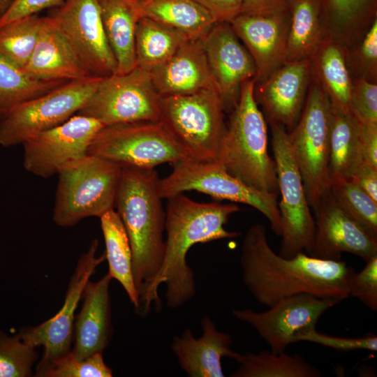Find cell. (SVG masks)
<instances>
[{
    "mask_svg": "<svg viewBox=\"0 0 377 377\" xmlns=\"http://www.w3.org/2000/svg\"><path fill=\"white\" fill-rule=\"evenodd\" d=\"M100 220L108 263V274L120 283L132 304L139 309V295L133 277L131 248L122 221L114 209L103 214Z\"/></svg>",
    "mask_w": 377,
    "mask_h": 377,
    "instance_id": "cell-29",
    "label": "cell"
},
{
    "mask_svg": "<svg viewBox=\"0 0 377 377\" xmlns=\"http://www.w3.org/2000/svg\"><path fill=\"white\" fill-rule=\"evenodd\" d=\"M359 138L362 161L377 168V124L359 121Z\"/></svg>",
    "mask_w": 377,
    "mask_h": 377,
    "instance_id": "cell-44",
    "label": "cell"
},
{
    "mask_svg": "<svg viewBox=\"0 0 377 377\" xmlns=\"http://www.w3.org/2000/svg\"><path fill=\"white\" fill-rule=\"evenodd\" d=\"M38 377H111L112 369L96 353L84 360H77L70 352L50 360L39 362L36 371Z\"/></svg>",
    "mask_w": 377,
    "mask_h": 377,
    "instance_id": "cell-36",
    "label": "cell"
},
{
    "mask_svg": "<svg viewBox=\"0 0 377 377\" xmlns=\"http://www.w3.org/2000/svg\"><path fill=\"white\" fill-rule=\"evenodd\" d=\"M231 377H319V369L300 355L268 350L241 354Z\"/></svg>",
    "mask_w": 377,
    "mask_h": 377,
    "instance_id": "cell-32",
    "label": "cell"
},
{
    "mask_svg": "<svg viewBox=\"0 0 377 377\" xmlns=\"http://www.w3.org/2000/svg\"><path fill=\"white\" fill-rule=\"evenodd\" d=\"M308 341L330 348L339 352L357 350H377V337L367 333L360 337H342L318 332L316 327L304 329L297 332L293 343Z\"/></svg>",
    "mask_w": 377,
    "mask_h": 377,
    "instance_id": "cell-39",
    "label": "cell"
},
{
    "mask_svg": "<svg viewBox=\"0 0 377 377\" xmlns=\"http://www.w3.org/2000/svg\"><path fill=\"white\" fill-rule=\"evenodd\" d=\"M306 94L295 126L288 133L294 161L302 177L311 209L329 191L330 101L315 80Z\"/></svg>",
    "mask_w": 377,
    "mask_h": 377,
    "instance_id": "cell-8",
    "label": "cell"
},
{
    "mask_svg": "<svg viewBox=\"0 0 377 377\" xmlns=\"http://www.w3.org/2000/svg\"><path fill=\"white\" fill-rule=\"evenodd\" d=\"M87 154L121 167L155 168L188 158L159 121H133L104 126L92 140Z\"/></svg>",
    "mask_w": 377,
    "mask_h": 377,
    "instance_id": "cell-11",
    "label": "cell"
},
{
    "mask_svg": "<svg viewBox=\"0 0 377 377\" xmlns=\"http://www.w3.org/2000/svg\"><path fill=\"white\" fill-rule=\"evenodd\" d=\"M219 93L205 89L161 96L159 122L186 156L215 159L226 128Z\"/></svg>",
    "mask_w": 377,
    "mask_h": 377,
    "instance_id": "cell-6",
    "label": "cell"
},
{
    "mask_svg": "<svg viewBox=\"0 0 377 377\" xmlns=\"http://www.w3.org/2000/svg\"><path fill=\"white\" fill-rule=\"evenodd\" d=\"M143 16L185 35L202 39L217 22L195 0H144L139 1Z\"/></svg>",
    "mask_w": 377,
    "mask_h": 377,
    "instance_id": "cell-28",
    "label": "cell"
},
{
    "mask_svg": "<svg viewBox=\"0 0 377 377\" xmlns=\"http://www.w3.org/2000/svg\"><path fill=\"white\" fill-rule=\"evenodd\" d=\"M41 80H76L90 75L50 16L41 17L32 55L22 69Z\"/></svg>",
    "mask_w": 377,
    "mask_h": 377,
    "instance_id": "cell-24",
    "label": "cell"
},
{
    "mask_svg": "<svg viewBox=\"0 0 377 377\" xmlns=\"http://www.w3.org/2000/svg\"><path fill=\"white\" fill-rule=\"evenodd\" d=\"M254 79L240 86L216 160L249 187L279 194L276 165L267 151L266 120L254 97Z\"/></svg>",
    "mask_w": 377,
    "mask_h": 377,
    "instance_id": "cell-4",
    "label": "cell"
},
{
    "mask_svg": "<svg viewBox=\"0 0 377 377\" xmlns=\"http://www.w3.org/2000/svg\"><path fill=\"white\" fill-rule=\"evenodd\" d=\"M41 17L31 15L1 26L0 57L22 70L36 46Z\"/></svg>",
    "mask_w": 377,
    "mask_h": 377,
    "instance_id": "cell-34",
    "label": "cell"
},
{
    "mask_svg": "<svg viewBox=\"0 0 377 377\" xmlns=\"http://www.w3.org/2000/svg\"><path fill=\"white\" fill-rule=\"evenodd\" d=\"M112 279L107 274L99 281L86 283L83 304L74 323V346L70 353L84 360L108 346L112 331L109 288Z\"/></svg>",
    "mask_w": 377,
    "mask_h": 377,
    "instance_id": "cell-23",
    "label": "cell"
},
{
    "mask_svg": "<svg viewBox=\"0 0 377 377\" xmlns=\"http://www.w3.org/2000/svg\"><path fill=\"white\" fill-rule=\"evenodd\" d=\"M322 20L350 29L374 17L376 0H320Z\"/></svg>",
    "mask_w": 377,
    "mask_h": 377,
    "instance_id": "cell-38",
    "label": "cell"
},
{
    "mask_svg": "<svg viewBox=\"0 0 377 377\" xmlns=\"http://www.w3.org/2000/svg\"><path fill=\"white\" fill-rule=\"evenodd\" d=\"M349 109L361 122L377 124V85L364 77L353 81Z\"/></svg>",
    "mask_w": 377,
    "mask_h": 377,
    "instance_id": "cell-40",
    "label": "cell"
},
{
    "mask_svg": "<svg viewBox=\"0 0 377 377\" xmlns=\"http://www.w3.org/2000/svg\"><path fill=\"white\" fill-rule=\"evenodd\" d=\"M202 40L225 112H231L241 84L256 77L254 61L228 22L215 23Z\"/></svg>",
    "mask_w": 377,
    "mask_h": 377,
    "instance_id": "cell-18",
    "label": "cell"
},
{
    "mask_svg": "<svg viewBox=\"0 0 377 377\" xmlns=\"http://www.w3.org/2000/svg\"><path fill=\"white\" fill-rule=\"evenodd\" d=\"M288 10V0H242L240 14L267 15Z\"/></svg>",
    "mask_w": 377,
    "mask_h": 377,
    "instance_id": "cell-45",
    "label": "cell"
},
{
    "mask_svg": "<svg viewBox=\"0 0 377 377\" xmlns=\"http://www.w3.org/2000/svg\"><path fill=\"white\" fill-rule=\"evenodd\" d=\"M138 1H144V0H137Z\"/></svg>",
    "mask_w": 377,
    "mask_h": 377,
    "instance_id": "cell-49",
    "label": "cell"
},
{
    "mask_svg": "<svg viewBox=\"0 0 377 377\" xmlns=\"http://www.w3.org/2000/svg\"><path fill=\"white\" fill-rule=\"evenodd\" d=\"M64 0H15L0 18V27L13 20L61 6Z\"/></svg>",
    "mask_w": 377,
    "mask_h": 377,
    "instance_id": "cell-42",
    "label": "cell"
},
{
    "mask_svg": "<svg viewBox=\"0 0 377 377\" xmlns=\"http://www.w3.org/2000/svg\"><path fill=\"white\" fill-rule=\"evenodd\" d=\"M50 16L90 75L116 73L117 61L105 34L99 0H64Z\"/></svg>",
    "mask_w": 377,
    "mask_h": 377,
    "instance_id": "cell-13",
    "label": "cell"
},
{
    "mask_svg": "<svg viewBox=\"0 0 377 377\" xmlns=\"http://www.w3.org/2000/svg\"><path fill=\"white\" fill-rule=\"evenodd\" d=\"M104 126L94 118L75 114L31 137L22 144L24 169L43 178L57 175L66 164L87 154L92 140Z\"/></svg>",
    "mask_w": 377,
    "mask_h": 377,
    "instance_id": "cell-15",
    "label": "cell"
},
{
    "mask_svg": "<svg viewBox=\"0 0 377 377\" xmlns=\"http://www.w3.org/2000/svg\"><path fill=\"white\" fill-rule=\"evenodd\" d=\"M290 22L286 62L308 59L322 40L320 0H288Z\"/></svg>",
    "mask_w": 377,
    "mask_h": 377,
    "instance_id": "cell-30",
    "label": "cell"
},
{
    "mask_svg": "<svg viewBox=\"0 0 377 377\" xmlns=\"http://www.w3.org/2000/svg\"><path fill=\"white\" fill-rule=\"evenodd\" d=\"M362 61L372 72L377 66V20L374 18L360 48Z\"/></svg>",
    "mask_w": 377,
    "mask_h": 377,
    "instance_id": "cell-47",
    "label": "cell"
},
{
    "mask_svg": "<svg viewBox=\"0 0 377 377\" xmlns=\"http://www.w3.org/2000/svg\"><path fill=\"white\" fill-rule=\"evenodd\" d=\"M98 241H92L82 254L73 274L61 309L52 318L34 327L22 330L20 334L29 345L44 347L43 360H50L71 350L75 311L82 296L84 286L96 267L106 260L105 252L96 256Z\"/></svg>",
    "mask_w": 377,
    "mask_h": 377,
    "instance_id": "cell-16",
    "label": "cell"
},
{
    "mask_svg": "<svg viewBox=\"0 0 377 377\" xmlns=\"http://www.w3.org/2000/svg\"><path fill=\"white\" fill-rule=\"evenodd\" d=\"M15 0H0V18L7 11Z\"/></svg>",
    "mask_w": 377,
    "mask_h": 377,
    "instance_id": "cell-48",
    "label": "cell"
},
{
    "mask_svg": "<svg viewBox=\"0 0 377 377\" xmlns=\"http://www.w3.org/2000/svg\"><path fill=\"white\" fill-rule=\"evenodd\" d=\"M350 178L355 181L375 201H377V168L362 161Z\"/></svg>",
    "mask_w": 377,
    "mask_h": 377,
    "instance_id": "cell-46",
    "label": "cell"
},
{
    "mask_svg": "<svg viewBox=\"0 0 377 377\" xmlns=\"http://www.w3.org/2000/svg\"><path fill=\"white\" fill-rule=\"evenodd\" d=\"M362 161L359 120L350 111L330 103L327 168L330 184L337 180L350 178Z\"/></svg>",
    "mask_w": 377,
    "mask_h": 377,
    "instance_id": "cell-26",
    "label": "cell"
},
{
    "mask_svg": "<svg viewBox=\"0 0 377 377\" xmlns=\"http://www.w3.org/2000/svg\"><path fill=\"white\" fill-rule=\"evenodd\" d=\"M289 10L273 15L239 14L230 24L252 57L255 84L267 80L286 63Z\"/></svg>",
    "mask_w": 377,
    "mask_h": 377,
    "instance_id": "cell-20",
    "label": "cell"
},
{
    "mask_svg": "<svg viewBox=\"0 0 377 377\" xmlns=\"http://www.w3.org/2000/svg\"><path fill=\"white\" fill-rule=\"evenodd\" d=\"M102 77L89 76L61 86L15 107L0 118V146L23 144L68 121L84 105Z\"/></svg>",
    "mask_w": 377,
    "mask_h": 377,
    "instance_id": "cell-10",
    "label": "cell"
},
{
    "mask_svg": "<svg viewBox=\"0 0 377 377\" xmlns=\"http://www.w3.org/2000/svg\"><path fill=\"white\" fill-rule=\"evenodd\" d=\"M121 168L114 209L129 239L133 277L140 300L162 265L165 211L155 168Z\"/></svg>",
    "mask_w": 377,
    "mask_h": 377,
    "instance_id": "cell-3",
    "label": "cell"
},
{
    "mask_svg": "<svg viewBox=\"0 0 377 377\" xmlns=\"http://www.w3.org/2000/svg\"><path fill=\"white\" fill-rule=\"evenodd\" d=\"M309 59L311 75L319 83L330 103L350 111L353 81L347 68L345 52L341 45L332 38H323Z\"/></svg>",
    "mask_w": 377,
    "mask_h": 377,
    "instance_id": "cell-27",
    "label": "cell"
},
{
    "mask_svg": "<svg viewBox=\"0 0 377 377\" xmlns=\"http://www.w3.org/2000/svg\"><path fill=\"white\" fill-rule=\"evenodd\" d=\"M38 357L36 348L27 343L20 332L8 335L0 330V377H28Z\"/></svg>",
    "mask_w": 377,
    "mask_h": 377,
    "instance_id": "cell-37",
    "label": "cell"
},
{
    "mask_svg": "<svg viewBox=\"0 0 377 377\" xmlns=\"http://www.w3.org/2000/svg\"><path fill=\"white\" fill-rule=\"evenodd\" d=\"M281 201L282 224L279 255L292 258L299 253L310 256L314 243L315 221L298 168L290 151L288 133L282 126L269 123Z\"/></svg>",
    "mask_w": 377,
    "mask_h": 377,
    "instance_id": "cell-9",
    "label": "cell"
},
{
    "mask_svg": "<svg viewBox=\"0 0 377 377\" xmlns=\"http://www.w3.org/2000/svg\"><path fill=\"white\" fill-rule=\"evenodd\" d=\"M219 22L230 23L241 13L242 0H195Z\"/></svg>",
    "mask_w": 377,
    "mask_h": 377,
    "instance_id": "cell-43",
    "label": "cell"
},
{
    "mask_svg": "<svg viewBox=\"0 0 377 377\" xmlns=\"http://www.w3.org/2000/svg\"><path fill=\"white\" fill-rule=\"evenodd\" d=\"M349 296L357 298L372 311L377 309V255L367 261L364 268L354 272L348 281Z\"/></svg>",
    "mask_w": 377,
    "mask_h": 377,
    "instance_id": "cell-41",
    "label": "cell"
},
{
    "mask_svg": "<svg viewBox=\"0 0 377 377\" xmlns=\"http://www.w3.org/2000/svg\"><path fill=\"white\" fill-rule=\"evenodd\" d=\"M202 336L196 339L190 329L175 337L171 345L182 369L190 377H223L221 359L236 361L241 354L230 348L231 336L219 331L212 320L205 316L201 320Z\"/></svg>",
    "mask_w": 377,
    "mask_h": 377,
    "instance_id": "cell-22",
    "label": "cell"
},
{
    "mask_svg": "<svg viewBox=\"0 0 377 377\" xmlns=\"http://www.w3.org/2000/svg\"><path fill=\"white\" fill-rule=\"evenodd\" d=\"M311 77L308 58L286 62L264 82L255 84V100L266 121L290 131L302 111Z\"/></svg>",
    "mask_w": 377,
    "mask_h": 377,
    "instance_id": "cell-19",
    "label": "cell"
},
{
    "mask_svg": "<svg viewBox=\"0 0 377 377\" xmlns=\"http://www.w3.org/2000/svg\"><path fill=\"white\" fill-rule=\"evenodd\" d=\"M172 170L159 179L162 198L196 191L217 200L248 205L262 213L270 223L272 231L281 235L278 195L255 190L229 174L216 159L185 158L171 163Z\"/></svg>",
    "mask_w": 377,
    "mask_h": 377,
    "instance_id": "cell-7",
    "label": "cell"
},
{
    "mask_svg": "<svg viewBox=\"0 0 377 377\" xmlns=\"http://www.w3.org/2000/svg\"><path fill=\"white\" fill-rule=\"evenodd\" d=\"M150 75L160 96L186 95L205 89L214 90L220 94L202 39L186 40Z\"/></svg>",
    "mask_w": 377,
    "mask_h": 377,
    "instance_id": "cell-21",
    "label": "cell"
},
{
    "mask_svg": "<svg viewBox=\"0 0 377 377\" xmlns=\"http://www.w3.org/2000/svg\"><path fill=\"white\" fill-rule=\"evenodd\" d=\"M188 39L177 30L142 16L135 29L137 66L151 72L169 59Z\"/></svg>",
    "mask_w": 377,
    "mask_h": 377,
    "instance_id": "cell-31",
    "label": "cell"
},
{
    "mask_svg": "<svg viewBox=\"0 0 377 377\" xmlns=\"http://www.w3.org/2000/svg\"><path fill=\"white\" fill-rule=\"evenodd\" d=\"M103 28L117 61V72L124 74L137 67L135 36L143 16L137 0H99Z\"/></svg>",
    "mask_w": 377,
    "mask_h": 377,
    "instance_id": "cell-25",
    "label": "cell"
},
{
    "mask_svg": "<svg viewBox=\"0 0 377 377\" xmlns=\"http://www.w3.org/2000/svg\"><path fill=\"white\" fill-rule=\"evenodd\" d=\"M66 82L35 79L0 57V118L19 105Z\"/></svg>",
    "mask_w": 377,
    "mask_h": 377,
    "instance_id": "cell-33",
    "label": "cell"
},
{
    "mask_svg": "<svg viewBox=\"0 0 377 377\" xmlns=\"http://www.w3.org/2000/svg\"><path fill=\"white\" fill-rule=\"evenodd\" d=\"M166 199L164 256L158 273L140 298L144 313L149 312L153 303L160 304L158 290L163 283L166 285V302L171 309L182 306L195 296V275L186 260L193 246L240 235L225 228L230 216L241 209L235 203L198 202L184 193Z\"/></svg>",
    "mask_w": 377,
    "mask_h": 377,
    "instance_id": "cell-2",
    "label": "cell"
},
{
    "mask_svg": "<svg viewBox=\"0 0 377 377\" xmlns=\"http://www.w3.org/2000/svg\"><path fill=\"white\" fill-rule=\"evenodd\" d=\"M329 190L340 207L369 235L377 239V201L351 178L330 183Z\"/></svg>",
    "mask_w": 377,
    "mask_h": 377,
    "instance_id": "cell-35",
    "label": "cell"
},
{
    "mask_svg": "<svg viewBox=\"0 0 377 377\" xmlns=\"http://www.w3.org/2000/svg\"><path fill=\"white\" fill-rule=\"evenodd\" d=\"M263 224L252 225L243 239L242 281L260 304L269 307L300 294L343 301L349 297L348 281L355 269L341 260H324L299 253L284 258L271 248Z\"/></svg>",
    "mask_w": 377,
    "mask_h": 377,
    "instance_id": "cell-1",
    "label": "cell"
},
{
    "mask_svg": "<svg viewBox=\"0 0 377 377\" xmlns=\"http://www.w3.org/2000/svg\"><path fill=\"white\" fill-rule=\"evenodd\" d=\"M121 173L119 165L91 154L66 164L57 174L54 223L73 226L85 218H100L114 209Z\"/></svg>",
    "mask_w": 377,
    "mask_h": 377,
    "instance_id": "cell-5",
    "label": "cell"
},
{
    "mask_svg": "<svg viewBox=\"0 0 377 377\" xmlns=\"http://www.w3.org/2000/svg\"><path fill=\"white\" fill-rule=\"evenodd\" d=\"M161 96L150 73L137 66L128 73L102 77L76 114L105 126L133 121H158Z\"/></svg>",
    "mask_w": 377,
    "mask_h": 377,
    "instance_id": "cell-12",
    "label": "cell"
},
{
    "mask_svg": "<svg viewBox=\"0 0 377 377\" xmlns=\"http://www.w3.org/2000/svg\"><path fill=\"white\" fill-rule=\"evenodd\" d=\"M341 301L300 294L283 298L264 311L234 309L232 315L254 328L270 351L285 352L300 330L316 327L322 315Z\"/></svg>",
    "mask_w": 377,
    "mask_h": 377,
    "instance_id": "cell-14",
    "label": "cell"
},
{
    "mask_svg": "<svg viewBox=\"0 0 377 377\" xmlns=\"http://www.w3.org/2000/svg\"><path fill=\"white\" fill-rule=\"evenodd\" d=\"M312 210L315 236L310 256L341 260V254L348 253L366 262L377 255V239L369 235L340 207L330 190Z\"/></svg>",
    "mask_w": 377,
    "mask_h": 377,
    "instance_id": "cell-17",
    "label": "cell"
}]
</instances>
